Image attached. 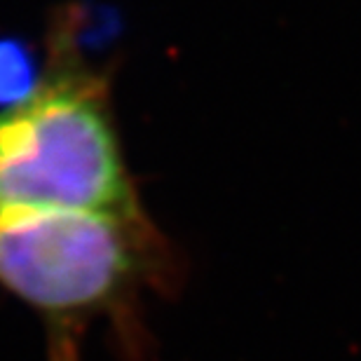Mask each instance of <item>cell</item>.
Listing matches in <instances>:
<instances>
[{
	"label": "cell",
	"mask_w": 361,
	"mask_h": 361,
	"mask_svg": "<svg viewBox=\"0 0 361 361\" xmlns=\"http://www.w3.org/2000/svg\"><path fill=\"white\" fill-rule=\"evenodd\" d=\"M180 268L146 212L0 214V286L40 317L52 361H78L97 319L125 334L148 288L169 291Z\"/></svg>",
	"instance_id": "obj_1"
},
{
	"label": "cell",
	"mask_w": 361,
	"mask_h": 361,
	"mask_svg": "<svg viewBox=\"0 0 361 361\" xmlns=\"http://www.w3.org/2000/svg\"><path fill=\"white\" fill-rule=\"evenodd\" d=\"M5 212H143L99 78L73 63L54 68L0 113Z\"/></svg>",
	"instance_id": "obj_2"
}]
</instances>
